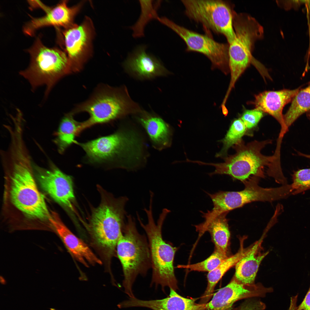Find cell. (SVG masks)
<instances>
[{
    "label": "cell",
    "instance_id": "obj_1",
    "mask_svg": "<svg viewBox=\"0 0 310 310\" xmlns=\"http://www.w3.org/2000/svg\"><path fill=\"white\" fill-rule=\"evenodd\" d=\"M2 157L11 181L12 202L30 218L49 220L51 214L37 187L33 175V164L25 143L19 141L11 143L7 149L2 152Z\"/></svg>",
    "mask_w": 310,
    "mask_h": 310
},
{
    "label": "cell",
    "instance_id": "obj_2",
    "mask_svg": "<svg viewBox=\"0 0 310 310\" xmlns=\"http://www.w3.org/2000/svg\"><path fill=\"white\" fill-rule=\"evenodd\" d=\"M75 144L83 149L87 161L92 164L115 163L131 170L138 167L143 158L142 140L131 130L121 129L108 135Z\"/></svg>",
    "mask_w": 310,
    "mask_h": 310
},
{
    "label": "cell",
    "instance_id": "obj_3",
    "mask_svg": "<svg viewBox=\"0 0 310 310\" xmlns=\"http://www.w3.org/2000/svg\"><path fill=\"white\" fill-rule=\"evenodd\" d=\"M271 143L270 140H254L246 144L242 140L232 147L235 153L223 158L224 162L215 163L197 161L196 163L214 166V171L209 174L210 176L226 175L243 182L253 177L263 178L265 168L267 167L268 170H272L280 159V151L278 150L272 156L261 153L262 149Z\"/></svg>",
    "mask_w": 310,
    "mask_h": 310
},
{
    "label": "cell",
    "instance_id": "obj_4",
    "mask_svg": "<svg viewBox=\"0 0 310 310\" xmlns=\"http://www.w3.org/2000/svg\"><path fill=\"white\" fill-rule=\"evenodd\" d=\"M152 203V200H150L149 208L144 209L148 218L146 224L143 223L137 214L139 222L145 231L148 240L152 269L150 285L154 284L156 287L160 285L163 291L166 287L176 291L178 287L173 261L177 248L164 241L162 234L163 224L170 211L163 209L156 223L153 216Z\"/></svg>",
    "mask_w": 310,
    "mask_h": 310
},
{
    "label": "cell",
    "instance_id": "obj_5",
    "mask_svg": "<svg viewBox=\"0 0 310 310\" xmlns=\"http://www.w3.org/2000/svg\"><path fill=\"white\" fill-rule=\"evenodd\" d=\"M127 217L116 249L123 268L125 292L129 298H134L133 284L138 275H146L151 267V259L146 237L138 232L134 218L130 215Z\"/></svg>",
    "mask_w": 310,
    "mask_h": 310
},
{
    "label": "cell",
    "instance_id": "obj_6",
    "mask_svg": "<svg viewBox=\"0 0 310 310\" xmlns=\"http://www.w3.org/2000/svg\"><path fill=\"white\" fill-rule=\"evenodd\" d=\"M28 51L30 63L19 74L28 80L32 90L45 86L46 97L60 79L71 73L68 58L64 51L44 45L39 37Z\"/></svg>",
    "mask_w": 310,
    "mask_h": 310
},
{
    "label": "cell",
    "instance_id": "obj_7",
    "mask_svg": "<svg viewBox=\"0 0 310 310\" xmlns=\"http://www.w3.org/2000/svg\"><path fill=\"white\" fill-rule=\"evenodd\" d=\"M233 26L235 38L229 44V87L233 88L241 76L254 59L252 52L255 42L263 36L262 26L249 15L234 11Z\"/></svg>",
    "mask_w": 310,
    "mask_h": 310
},
{
    "label": "cell",
    "instance_id": "obj_8",
    "mask_svg": "<svg viewBox=\"0 0 310 310\" xmlns=\"http://www.w3.org/2000/svg\"><path fill=\"white\" fill-rule=\"evenodd\" d=\"M128 200L123 196L104 201L92 212L90 223L96 245L109 256L113 255L125 225V207Z\"/></svg>",
    "mask_w": 310,
    "mask_h": 310
},
{
    "label": "cell",
    "instance_id": "obj_9",
    "mask_svg": "<svg viewBox=\"0 0 310 310\" xmlns=\"http://www.w3.org/2000/svg\"><path fill=\"white\" fill-rule=\"evenodd\" d=\"M260 178L252 177L243 182L245 188L242 190L219 191L210 195L213 205V213L218 216L226 212L256 201L272 202L288 197L292 195L291 184L277 187L265 188L259 186Z\"/></svg>",
    "mask_w": 310,
    "mask_h": 310
},
{
    "label": "cell",
    "instance_id": "obj_10",
    "mask_svg": "<svg viewBox=\"0 0 310 310\" xmlns=\"http://www.w3.org/2000/svg\"><path fill=\"white\" fill-rule=\"evenodd\" d=\"M185 13L190 19L218 34L223 35L228 44L235 38L233 26L234 12L229 2L219 0H182Z\"/></svg>",
    "mask_w": 310,
    "mask_h": 310
},
{
    "label": "cell",
    "instance_id": "obj_11",
    "mask_svg": "<svg viewBox=\"0 0 310 310\" xmlns=\"http://www.w3.org/2000/svg\"><path fill=\"white\" fill-rule=\"evenodd\" d=\"M124 96L118 90L108 86L103 88L72 112L74 114L82 112L88 113L89 119L83 122L84 129L109 123L129 112V103Z\"/></svg>",
    "mask_w": 310,
    "mask_h": 310
},
{
    "label": "cell",
    "instance_id": "obj_12",
    "mask_svg": "<svg viewBox=\"0 0 310 310\" xmlns=\"http://www.w3.org/2000/svg\"><path fill=\"white\" fill-rule=\"evenodd\" d=\"M157 20L183 40L187 45L186 51L198 52L208 57L211 62L212 69H218L225 75L230 73L228 43L218 42L206 35L179 25L166 17H159Z\"/></svg>",
    "mask_w": 310,
    "mask_h": 310
},
{
    "label": "cell",
    "instance_id": "obj_13",
    "mask_svg": "<svg viewBox=\"0 0 310 310\" xmlns=\"http://www.w3.org/2000/svg\"><path fill=\"white\" fill-rule=\"evenodd\" d=\"M64 51L71 73L80 71L91 55L94 30L91 19L86 17L80 25L75 24L62 31Z\"/></svg>",
    "mask_w": 310,
    "mask_h": 310
},
{
    "label": "cell",
    "instance_id": "obj_14",
    "mask_svg": "<svg viewBox=\"0 0 310 310\" xmlns=\"http://www.w3.org/2000/svg\"><path fill=\"white\" fill-rule=\"evenodd\" d=\"M42 187L57 202L74 210L75 197L71 177L52 163L49 169L34 165Z\"/></svg>",
    "mask_w": 310,
    "mask_h": 310
},
{
    "label": "cell",
    "instance_id": "obj_15",
    "mask_svg": "<svg viewBox=\"0 0 310 310\" xmlns=\"http://www.w3.org/2000/svg\"><path fill=\"white\" fill-rule=\"evenodd\" d=\"M67 1H63L53 8H50L46 15L38 18H32L23 27L24 33L32 36L36 30L47 26L62 27L64 29L71 27L75 24V17L79 11L83 2L69 7Z\"/></svg>",
    "mask_w": 310,
    "mask_h": 310
},
{
    "label": "cell",
    "instance_id": "obj_16",
    "mask_svg": "<svg viewBox=\"0 0 310 310\" xmlns=\"http://www.w3.org/2000/svg\"><path fill=\"white\" fill-rule=\"evenodd\" d=\"M49 220L72 255L85 266L88 263L102 264L88 246L75 236L63 222L58 214L51 212Z\"/></svg>",
    "mask_w": 310,
    "mask_h": 310
},
{
    "label": "cell",
    "instance_id": "obj_17",
    "mask_svg": "<svg viewBox=\"0 0 310 310\" xmlns=\"http://www.w3.org/2000/svg\"><path fill=\"white\" fill-rule=\"evenodd\" d=\"M300 90L299 88L294 90L265 91L255 95L254 100L250 103L254 105L255 108L271 115L278 121L281 127L279 137L282 138L285 134L283 108Z\"/></svg>",
    "mask_w": 310,
    "mask_h": 310
},
{
    "label": "cell",
    "instance_id": "obj_18",
    "mask_svg": "<svg viewBox=\"0 0 310 310\" xmlns=\"http://www.w3.org/2000/svg\"><path fill=\"white\" fill-rule=\"evenodd\" d=\"M195 300L187 298L170 289L169 296L160 299L144 300L129 298L123 301V308L132 307L147 308L152 310H204L206 304L197 303Z\"/></svg>",
    "mask_w": 310,
    "mask_h": 310
},
{
    "label": "cell",
    "instance_id": "obj_19",
    "mask_svg": "<svg viewBox=\"0 0 310 310\" xmlns=\"http://www.w3.org/2000/svg\"><path fill=\"white\" fill-rule=\"evenodd\" d=\"M145 46H140L124 63L125 67L138 77L145 78L165 75L167 71L155 57L147 53Z\"/></svg>",
    "mask_w": 310,
    "mask_h": 310
},
{
    "label": "cell",
    "instance_id": "obj_20",
    "mask_svg": "<svg viewBox=\"0 0 310 310\" xmlns=\"http://www.w3.org/2000/svg\"><path fill=\"white\" fill-rule=\"evenodd\" d=\"M260 239L248 249L236 264L234 277L243 284L254 285V281L259 265L269 253H261L260 248Z\"/></svg>",
    "mask_w": 310,
    "mask_h": 310
},
{
    "label": "cell",
    "instance_id": "obj_21",
    "mask_svg": "<svg viewBox=\"0 0 310 310\" xmlns=\"http://www.w3.org/2000/svg\"><path fill=\"white\" fill-rule=\"evenodd\" d=\"M139 120L155 147L162 149L170 146L171 130L162 119L158 117L146 115L140 117Z\"/></svg>",
    "mask_w": 310,
    "mask_h": 310
},
{
    "label": "cell",
    "instance_id": "obj_22",
    "mask_svg": "<svg viewBox=\"0 0 310 310\" xmlns=\"http://www.w3.org/2000/svg\"><path fill=\"white\" fill-rule=\"evenodd\" d=\"M72 112L65 115L60 123L54 142L58 152L63 153L66 150L76 141L75 138L84 130L83 123L76 121Z\"/></svg>",
    "mask_w": 310,
    "mask_h": 310
},
{
    "label": "cell",
    "instance_id": "obj_23",
    "mask_svg": "<svg viewBox=\"0 0 310 310\" xmlns=\"http://www.w3.org/2000/svg\"><path fill=\"white\" fill-rule=\"evenodd\" d=\"M243 243H241V247L238 252L228 257L215 269L208 272L207 276V286L201 299L200 303L205 304L209 302L212 297L214 288L218 282L229 269L235 265L245 253L247 250L244 249Z\"/></svg>",
    "mask_w": 310,
    "mask_h": 310
},
{
    "label": "cell",
    "instance_id": "obj_24",
    "mask_svg": "<svg viewBox=\"0 0 310 310\" xmlns=\"http://www.w3.org/2000/svg\"><path fill=\"white\" fill-rule=\"evenodd\" d=\"M228 212L218 215L208 225L206 231L210 234L215 249L227 255L230 233L226 216Z\"/></svg>",
    "mask_w": 310,
    "mask_h": 310
},
{
    "label": "cell",
    "instance_id": "obj_25",
    "mask_svg": "<svg viewBox=\"0 0 310 310\" xmlns=\"http://www.w3.org/2000/svg\"><path fill=\"white\" fill-rule=\"evenodd\" d=\"M310 111V84L300 90L293 98L291 104L283 115L285 133L289 127L302 114Z\"/></svg>",
    "mask_w": 310,
    "mask_h": 310
},
{
    "label": "cell",
    "instance_id": "obj_26",
    "mask_svg": "<svg viewBox=\"0 0 310 310\" xmlns=\"http://www.w3.org/2000/svg\"><path fill=\"white\" fill-rule=\"evenodd\" d=\"M248 135L246 127L240 118L234 119L230 125L224 137L219 141L223 144L221 150L217 153L216 156L224 158L227 156L229 149L242 140L243 137Z\"/></svg>",
    "mask_w": 310,
    "mask_h": 310
},
{
    "label": "cell",
    "instance_id": "obj_27",
    "mask_svg": "<svg viewBox=\"0 0 310 310\" xmlns=\"http://www.w3.org/2000/svg\"><path fill=\"white\" fill-rule=\"evenodd\" d=\"M152 0H140L141 12L140 16L136 23L131 27L133 31V36L136 38L143 36L145 26L150 21L156 19L159 17L156 10L159 3L154 4Z\"/></svg>",
    "mask_w": 310,
    "mask_h": 310
},
{
    "label": "cell",
    "instance_id": "obj_28",
    "mask_svg": "<svg viewBox=\"0 0 310 310\" xmlns=\"http://www.w3.org/2000/svg\"><path fill=\"white\" fill-rule=\"evenodd\" d=\"M228 257L227 255L215 249L209 257L202 261L191 264L179 265L177 267L187 269L190 271L209 272L216 268Z\"/></svg>",
    "mask_w": 310,
    "mask_h": 310
},
{
    "label": "cell",
    "instance_id": "obj_29",
    "mask_svg": "<svg viewBox=\"0 0 310 310\" xmlns=\"http://www.w3.org/2000/svg\"><path fill=\"white\" fill-rule=\"evenodd\" d=\"M293 195L310 189V168L299 169L292 175Z\"/></svg>",
    "mask_w": 310,
    "mask_h": 310
},
{
    "label": "cell",
    "instance_id": "obj_30",
    "mask_svg": "<svg viewBox=\"0 0 310 310\" xmlns=\"http://www.w3.org/2000/svg\"><path fill=\"white\" fill-rule=\"evenodd\" d=\"M264 112L255 108L252 110H245L241 116V119L247 128L248 135H251L250 131L255 129L264 116Z\"/></svg>",
    "mask_w": 310,
    "mask_h": 310
},
{
    "label": "cell",
    "instance_id": "obj_31",
    "mask_svg": "<svg viewBox=\"0 0 310 310\" xmlns=\"http://www.w3.org/2000/svg\"><path fill=\"white\" fill-rule=\"evenodd\" d=\"M266 308L265 304L258 300H251L243 303L238 310H264Z\"/></svg>",
    "mask_w": 310,
    "mask_h": 310
},
{
    "label": "cell",
    "instance_id": "obj_32",
    "mask_svg": "<svg viewBox=\"0 0 310 310\" xmlns=\"http://www.w3.org/2000/svg\"><path fill=\"white\" fill-rule=\"evenodd\" d=\"M298 306L300 310H310V287L303 301Z\"/></svg>",
    "mask_w": 310,
    "mask_h": 310
},
{
    "label": "cell",
    "instance_id": "obj_33",
    "mask_svg": "<svg viewBox=\"0 0 310 310\" xmlns=\"http://www.w3.org/2000/svg\"><path fill=\"white\" fill-rule=\"evenodd\" d=\"M298 294L291 297L290 306L288 310H300L297 305Z\"/></svg>",
    "mask_w": 310,
    "mask_h": 310
},
{
    "label": "cell",
    "instance_id": "obj_34",
    "mask_svg": "<svg viewBox=\"0 0 310 310\" xmlns=\"http://www.w3.org/2000/svg\"><path fill=\"white\" fill-rule=\"evenodd\" d=\"M297 153L299 156L304 157L310 159V155L305 154L298 152H297Z\"/></svg>",
    "mask_w": 310,
    "mask_h": 310
}]
</instances>
